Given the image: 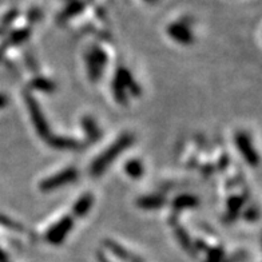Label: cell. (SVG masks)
<instances>
[{"mask_svg": "<svg viewBox=\"0 0 262 262\" xmlns=\"http://www.w3.org/2000/svg\"><path fill=\"white\" fill-rule=\"evenodd\" d=\"M134 142L135 138L131 133H123V134L119 135L111 145L107 146L104 151L100 152L99 156L91 162L90 167H89L90 176L95 177V178L103 176L106 170L110 167L111 163H114L118 157L123 154Z\"/></svg>", "mask_w": 262, "mask_h": 262, "instance_id": "6da1fadb", "label": "cell"}, {"mask_svg": "<svg viewBox=\"0 0 262 262\" xmlns=\"http://www.w3.org/2000/svg\"><path fill=\"white\" fill-rule=\"evenodd\" d=\"M23 99H25V103L27 106L28 114L31 118V122L34 124V128L36 131V134L40 137L43 141H47L52 135L51 127H50L49 121L46 119V115L41 110L40 104L35 97L32 95L30 91H23Z\"/></svg>", "mask_w": 262, "mask_h": 262, "instance_id": "7a4b0ae2", "label": "cell"}, {"mask_svg": "<svg viewBox=\"0 0 262 262\" xmlns=\"http://www.w3.org/2000/svg\"><path fill=\"white\" fill-rule=\"evenodd\" d=\"M84 62H86L89 79L91 82H98L103 75V71L108 62V56L99 45H93L87 49L84 54Z\"/></svg>", "mask_w": 262, "mask_h": 262, "instance_id": "3957f363", "label": "cell"}, {"mask_svg": "<svg viewBox=\"0 0 262 262\" xmlns=\"http://www.w3.org/2000/svg\"><path fill=\"white\" fill-rule=\"evenodd\" d=\"M79 178V171L76 167H66V169L60 170V171L52 174V176L47 177L43 181H40L39 183V189L43 193H51L54 190L60 189V187H64L67 185H71V183L76 182Z\"/></svg>", "mask_w": 262, "mask_h": 262, "instance_id": "277c9868", "label": "cell"}, {"mask_svg": "<svg viewBox=\"0 0 262 262\" xmlns=\"http://www.w3.org/2000/svg\"><path fill=\"white\" fill-rule=\"evenodd\" d=\"M193 21L190 17H181L178 20L172 21L166 28V34L169 38L181 46H191L195 41V36L191 28Z\"/></svg>", "mask_w": 262, "mask_h": 262, "instance_id": "5b68a950", "label": "cell"}, {"mask_svg": "<svg viewBox=\"0 0 262 262\" xmlns=\"http://www.w3.org/2000/svg\"><path fill=\"white\" fill-rule=\"evenodd\" d=\"M73 228H74V217L73 215H70V214H67V215L60 218L58 222H55V224L52 225L49 230L46 231V234H45L46 241L54 246L62 245L63 242L66 241L67 235L71 233Z\"/></svg>", "mask_w": 262, "mask_h": 262, "instance_id": "8992f818", "label": "cell"}, {"mask_svg": "<svg viewBox=\"0 0 262 262\" xmlns=\"http://www.w3.org/2000/svg\"><path fill=\"white\" fill-rule=\"evenodd\" d=\"M234 142L239 154L245 159V162L248 165L253 166V167L258 166L259 156L257 150H255L254 145H253L250 135L245 133V131H237L234 135Z\"/></svg>", "mask_w": 262, "mask_h": 262, "instance_id": "52a82bcc", "label": "cell"}, {"mask_svg": "<svg viewBox=\"0 0 262 262\" xmlns=\"http://www.w3.org/2000/svg\"><path fill=\"white\" fill-rule=\"evenodd\" d=\"M115 79L119 80L122 86L124 87V90L127 91L128 97L139 98L142 95V87L139 86V83L134 78V75L131 74L130 70L124 66L118 67L115 71Z\"/></svg>", "mask_w": 262, "mask_h": 262, "instance_id": "ba28073f", "label": "cell"}, {"mask_svg": "<svg viewBox=\"0 0 262 262\" xmlns=\"http://www.w3.org/2000/svg\"><path fill=\"white\" fill-rule=\"evenodd\" d=\"M89 0H70L66 2V6L58 15H56V23L60 26L69 23L73 17L78 16L86 10Z\"/></svg>", "mask_w": 262, "mask_h": 262, "instance_id": "9c48e42d", "label": "cell"}, {"mask_svg": "<svg viewBox=\"0 0 262 262\" xmlns=\"http://www.w3.org/2000/svg\"><path fill=\"white\" fill-rule=\"evenodd\" d=\"M46 142L52 148L60 150V151H80L84 147V145L78 139L71 138V137H63V135L52 134Z\"/></svg>", "mask_w": 262, "mask_h": 262, "instance_id": "30bf717a", "label": "cell"}, {"mask_svg": "<svg viewBox=\"0 0 262 262\" xmlns=\"http://www.w3.org/2000/svg\"><path fill=\"white\" fill-rule=\"evenodd\" d=\"M248 200V195H230L229 196L228 202H226V211H225V221L230 224V222L235 221L239 214H241L242 209L245 206V202Z\"/></svg>", "mask_w": 262, "mask_h": 262, "instance_id": "8fae6325", "label": "cell"}, {"mask_svg": "<svg viewBox=\"0 0 262 262\" xmlns=\"http://www.w3.org/2000/svg\"><path fill=\"white\" fill-rule=\"evenodd\" d=\"M103 245L108 252L113 253V254H114L118 259H121L122 262H143V259H142L139 255L133 254L131 252H128L127 249L123 248L122 245H119L118 242L113 241V239H104Z\"/></svg>", "mask_w": 262, "mask_h": 262, "instance_id": "7c38bea8", "label": "cell"}, {"mask_svg": "<svg viewBox=\"0 0 262 262\" xmlns=\"http://www.w3.org/2000/svg\"><path fill=\"white\" fill-rule=\"evenodd\" d=\"M167 202L163 194H147L142 195L137 200V206L142 210H158L163 207Z\"/></svg>", "mask_w": 262, "mask_h": 262, "instance_id": "4fadbf2b", "label": "cell"}, {"mask_svg": "<svg viewBox=\"0 0 262 262\" xmlns=\"http://www.w3.org/2000/svg\"><path fill=\"white\" fill-rule=\"evenodd\" d=\"M94 201H95V198H94L93 193H89V191H87V193L82 194V195L75 201V204L73 205V214H71V215L76 218L86 217L87 214H89V211L93 209Z\"/></svg>", "mask_w": 262, "mask_h": 262, "instance_id": "5bb4252c", "label": "cell"}, {"mask_svg": "<svg viewBox=\"0 0 262 262\" xmlns=\"http://www.w3.org/2000/svg\"><path fill=\"white\" fill-rule=\"evenodd\" d=\"M172 229H174V234H176V238L180 242V245L182 246V249L185 252L189 253L191 257H195L196 250L194 248V242L191 239V237L189 235L187 230L183 226H181L178 222H172Z\"/></svg>", "mask_w": 262, "mask_h": 262, "instance_id": "9a60e30c", "label": "cell"}, {"mask_svg": "<svg viewBox=\"0 0 262 262\" xmlns=\"http://www.w3.org/2000/svg\"><path fill=\"white\" fill-rule=\"evenodd\" d=\"M80 124H82V128L84 131L86 138L89 139V142L95 143V142L99 141L100 137H102V130L98 126L97 121L91 115H84L80 119Z\"/></svg>", "mask_w": 262, "mask_h": 262, "instance_id": "2e32d148", "label": "cell"}, {"mask_svg": "<svg viewBox=\"0 0 262 262\" xmlns=\"http://www.w3.org/2000/svg\"><path fill=\"white\" fill-rule=\"evenodd\" d=\"M200 201L193 194H180L177 195L171 202V207L174 213H180L182 210H186V209H194V207L198 206Z\"/></svg>", "mask_w": 262, "mask_h": 262, "instance_id": "e0dca14e", "label": "cell"}, {"mask_svg": "<svg viewBox=\"0 0 262 262\" xmlns=\"http://www.w3.org/2000/svg\"><path fill=\"white\" fill-rule=\"evenodd\" d=\"M28 87L31 89V90H36V91H41V93H54L56 90V84L54 80L49 79V78H45V76H35L30 80V84Z\"/></svg>", "mask_w": 262, "mask_h": 262, "instance_id": "ac0fdd59", "label": "cell"}, {"mask_svg": "<svg viewBox=\"0 0 262 262\" xmlns=\"http://www.w3.org/2000/svg\"><path fill=\"white\" fill-rule=\"evenodd\" d=\"M31 36V27H23L14 30L8 34L7 39H6V45L10 47V46H20L23 45L25 41L28 40V38Z\"/></svg>", "mask_w": 262, "mask_h": 262, "instance_id": "d6986e66", "label": "cell"}, {"mask_svg": "<svg viewBox=\"0 0 262 262\" xmlns=\"http://www.w3.org/2000/svg\"><path fill=\"white\" fill-rule=\"evenodd\" d=\"M124 172L133 180H138L145 174V165L139 158H133L124 163Z\"/></svg>", "mask_w": 262, "mask_h": 262, "instance_id": "ffe728a7", "label": "cell"}, {"mask_svg": "<svg viewBox=\"0 0 262 262\" xmlns=\"http://www.w3.org/2000/svg\"><path fill=\"white\" fill-rule=\"evenodd\" d=\"M111 91H113V97H114L115 102L121 106H127L128 103V94L124 90V87L122 86L119 80L114 79L111 80Z\"/></svg>", "mask_w": 262, "mask_h": 262, "instance_id": "44dd1931", "label": "cell"}, {"mask_svg": "<svg viewBox=\"0 0 262 262\" xmlns=\"http://www.w3.org/2000/svg\"><path fill=\"white\" fill-rule=\"evenodd\" d=\"M19 16V10H11L8 11V14L3 17V20H2V25H0V34H4V30H7L12 23L17 19Z\"/></svg>", "mask_w": 262, "mask_h": 262, "instance_id": "7402d4cb", "label": "cell"}, {"mask_svg": "<svg viewBox=\"0 0 262 262\" xmlns=\"http://www.w3.org/2000/svg\"><path fill=\"white\" fill-rule=\"evenodd\" d=\"M0 225L4 226V228L10 229L12 231H23L25 228L21 226L19 222H15L14 220H11V218L6 217V215H0Z\"/></svg>", "mask_w": 262, "mask_h": 262, "instance_id": "603a6c76", "label": "cell"}, {"mask_svg": "<svg viewBox=\"0 0 262 262\" xmlns=\"http://www.w3.org/2000/svg\"><path fill=\"white\" fill-rule=\"evenodd\" d=\"M259 217V213H258V209L254 206L252 207H248L245 211H244V218H245L246 221L249 222H254L257 221Z\"/></svg>", "mask_w": 262, "mask_h": 262, "instance_id": "cb8c5ba5", "label": "cell"}, {"mask_svg": "<svg viewBox=\"0 0 262 262\" xmlns=\"http://www.w3.org/2000/svg\"><path fill=\"white\" fill-rule=\"evenodd\" d=\"M27 17L30 23H35V21L40 20V17H41L40 8H31V10L28 11Z\"/></svg>", "mask_w": 262, "mask_h": 262, "instance_id": "d4e9b609", "label": "cell"}, {"mask_svg": "<svg viewBox=\"0 0 262 262\" xmlns=\"http://www.w3.org/2000/svg\"><path fill=\"white\" fill-rule=\"evenodd\" d=\"M229 165H230V158L226 154H222L217 163V170L218 171H225L229 167Z\"/></svg>", "mask_w": 262, "mask_h": 262, "instance_id": "484cf974", "label": "cell"}, {"mask_svg": "<svg viewBox=\"0 0 262 262\" xmlns=\"http://www.w3.org/2000/svg\"><path fill=\"white\" fill-rule=\"evenodd\" d=\"M214 170H215V167H214V165H211V163H205V165L201 167V171H202V174H204L205 177L213 176Z\"/></svg>", "mask_w": 262, "mask_h": 262, "instance_id": "4316f807", "label": "cell"}, {"mask_svg": "<svg viewBox=\"0 0 262 262\" xmlns=\"http://www.w3.org/2000/svg\"><path fill=\"white\" fill-rule=\"evenodd\" d=\"M8 104V97L6 95V94L0 93V110L2 108H4V107L7 106Z\"/></svg>", "mask_w": 262, "mask_h": 262, "instance_id": "83f0119b", "label": "cell"}, {"mask_svg": "<svg viewBox=\"0 0 262 262\" xmlns=\"http://www.w3.org/2000/svg\"><path fill=\"white\" fill-rule=\"evenodd\" d=\"M0 262H11L10 257H8V253L2 248H0Z\"/></svg>", "mask_w": 262, "mask_h": 262, "instance_id": "f1b7e54d", "label": "cell"}, {"mask_svg": "<svg viewBox=\"0 0 262 262\" xmlns=\"http://www.w3.org/2000/svg\"><path fill=\"white\" fill-rule=\"evenodd\" d=\"M97 259H98V262H113V261H110V259H108V257H107L106 254H103L102 252L97 253Z\"/></svg>", "mask_w": 262, "mask_h": 262, "instance_id": "f546056e", "label": "cell"}, {"mask_svg": "<svg viewBox=\"0 0 262 262\" xmlns=\"http://www.w3.org/2000/svg\"><path fill=\"white\" fill-rule=\"evenodd\" d=\"M8 49V46L6 45V43H3V45H0V60H2V58H3L4 52H6V50Z\"/></svg>", "mask_w": 262, "mask_h": 262, "instance_id": "4dcf8cb0", "label": "cell"}, {"mask_svg": "<svg viewBox=\"0 0 262 262\" xmlns=\"http://www.w3.org/2000/svg\"><path fill=\"white\" fill-rule=\"evenodd\" d=\"M146 4H148V6H156V4L159 3V0H143Z\"/></svg>", "mask_w": 262, "mask_h": 262, "instance_id": "1f68e13d", "label": "cell"}, {"mask_svg": "<svg viewBox=\"0 0 262 262\" xmlns=\"http://www.w3.org/2000/svg\"><path fill=\"white\" fill-rule=\"evenodd\" d=\"M64 2H70V0H64Z\"/></svg>", "mask_w": 262, "mask_h": 262, "instance_id": "d6a6232c", "label": "cell"}]
</instances>
